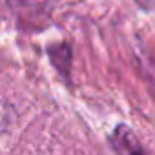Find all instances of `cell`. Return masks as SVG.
I'll return each mask as SVG.
<instances>
[{
	"mask_svg": "<svg viewBox=\"0 0 155 155\" xmlns=\"http://www.w3.org/2000/svg\"><path fill=\"white\" fill-rule=\"evenodd\" d=\"M8 4L17 15L20 26L33 28L37 24V28H42L46 26V20L57 0H8Z\"/></svg>",
	"mask_w": 155,
	"mask_h": 155,
	"instance_id": "obj_1",
	"label": "cell"
},
{
	"mask_svg": "<svg viewBox=\"0 0 155 155\" xmlns=\"http://www.w3.org/2000/svg\"><path fill=\"white\" fill-rule=\"evenodd\" d=\"M111 144L117 151H124V153H133V151H144V148L139 144L137 137L133 135V131L130 128H126L124 124L117 126V130L111 135Z\"/></svg>",
	"mask_w": 155,
	"mask_h": 155,
	"instance_id": "obj_2",
	"label": "cell"
},
{
	"mask_svg": "<svg viewBox=\"0 0 155 155\" xmlns=\"http://www.w3.org/2000/svg\"><path fill=\"white\" fill-rule=\"evenodd\" d=\"M48 51H49V58L53 60L57 69H60L64 75H68V68H69V62H71L69 46L68 44H58V46H51Z\"/></svg>",
	"mask_w": 155,
	"mask_h": 155,
	"instance_id": "obj_3",
	"label": "cell"
}]
</instances>
